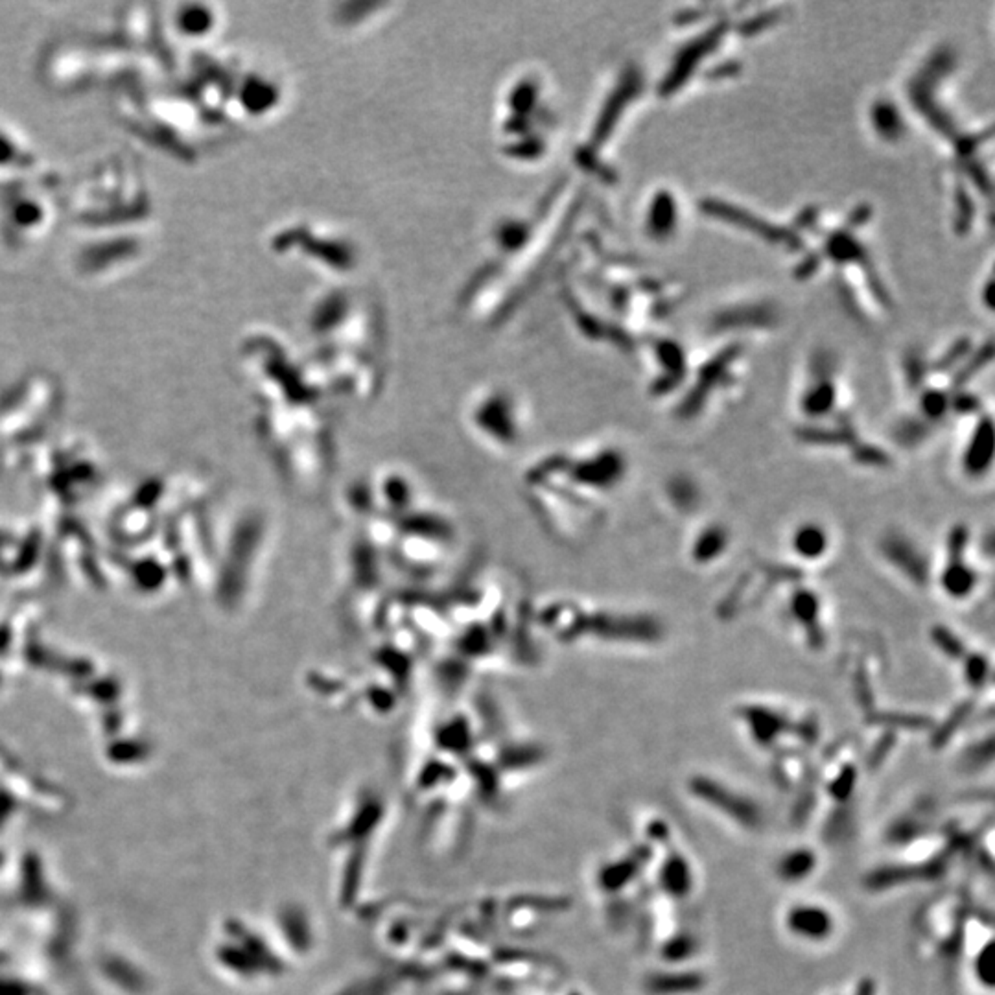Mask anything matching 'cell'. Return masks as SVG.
Segmentation results:
<instances>
[{"label": "cell", "mask_w": 995, "mask_h": 995, "mask_svg": "<svg viewBox=\"0 0 995 995\" xmlns=\"http://www.w3.org/2000/svg\"><path fill=\"white\" fill-rule=\"evenodd\" d=\"M132 161L113 157L101 161L76 189L70 213L78 225L91 229L140 223L149 213V196Z\"/></svg>", "instance_id": "1"}, {"label": "cell", "mask_w": 995, "mask_h": 995, "mask_svg": "<svg viewBox=\"0 0 995 995\" xmlns=\"http://www.w3.org/2000/svg\"><path fill=\"white\" fill-rule=\"evenodd\" d=\"M60 180L44 170L0 181V242L24 247L39 242L58 216Z\"/></svg>", "instance_id": "2"}, {"label": "cell", "mask_w": 995, "mask_h": 995, "mask_svg": "<svg viewBox=\"0 0 995 995\" xmlns=\"http://www.w3.org/2000/svg\"><path fill=\"white\" fill-rule=\"evenodd\" d=\"M537 623L555 632L558 640L575 642L594 636L605 642L654 644L662 640V623L647 614H614V612H584L575 603H551L537 612Z\"/></svg>", "instance_id": "3"}, {"label": "cell", "mask_w": 995, "mask_h": 995, "mask_svg": "<svg viewBox=\"0 0 995 995\" xmlns=\"http://www.w3.org/2000/svg\"><path fill=\"white\" fill-rule=\"evenodd\" d=\"M551 463L558 469V472H565L575 485L582 487H590L598 491H610L623 479L627 463L625 457L618 450H603L598 455L579 459L574 461L572 457L557 453L548 455Z\"/></svg>", "instance_id": "4"}, {"label": "cell", "mask_w": 995, "mask_h": 995, "mask_svg": "<svg viewBox=\"0 0 995 995\" xmlns=\"http://www.w3.org/2000/svg\"><path fill=\"white\" fill-rule=\"evenodd\" d=\"M687 787H690L695 798L702 800L713 809H719V813L726 814L728 819H732L742 828L750 831H758L761 828L763 811L759 809V806L749 797H743L737 790L726 787L719 780L697 774L690 780Z\"/></svg>", "instance_id": "5"}, {"label": "cell", "mask_w": 995, "mask_h": 995, "mask_svg": "<svg viewBox=\"0 0 995 995\" xmlns=\"http://www.w3.org/2000/svg\"><path fill=\"white\" fill-rule=\"evenodd\" d=\"M948 871V854L933 857L926 863H892L869 872L863 885L871 892H887L914 881H935Z\"/></svg>", "instance_id": "6"}, {"label": "cell", "mask_w": 995, "mask_h": 995, "mask_svg": "<svg viewBox=\"0 0 995 995\" xmlns=\"http://www.w3.org/2000/svg\"><path fill=\"white\" fill-rule=\"evenodd\" d=\"M43 172L39 153L10 125L0 124V181Z\"/></svg>", "instance_id": "7"}, {"label": "cell", "mask_w": 995, "mask_h": 995, "mask_svg": "<svg viewBox=\"0 0 995 995\" xmlns=\"http://www.w3.org/2000/svg\"><path fill=\"white\" fill-rule=\"evenodd\" d=\"M881 550L885 557L912 582L926 584L929 581V563L926 555L918 550L903 534L890 533L883 539Z\"/></svg>", "instance_id": "8"}, {"label": "cell", "mask_w": 995, "mask_h": 995, "mask_svg": "<svg viewBox=\"0 0 995 995\" xmlns=\"http://www.w3.org/2000/svg\"><path fill=\"white\" fill-rule=\"evenodd\" d=\"M787 929L806 940L821 942L831 936L835 920L828 909L813 903H800L790 907L785 916Z\"/></svg>", "instance_id": "9"}, {"label": "cell", "mask_w": 995, "mask_h": 995, "mask_svg": "<svg viewBox=\"0 0 995 995\" xmlns=\"http://www.w3.org/2000/svg\"><path fill=\"white\" fill-rule=\"evenodd\" d=\"M737 713L747 723L752 739L759 747H773L783 734L793 730V725L783 713L767 706H742Z\"/></svg>", "instance_id": "10"}, {"label": "cell", "mask_w": 995, "mask_h": 995, "mask_svg": "<svg viewBox=\"0 0 995 995\" xmlns=\"http://www.w3.org/2000/svg\"><path fill=\"white\" fill-rule=\"evenodd\" d=\"M658 887L663 895L675 900H684L694 890V872L692 864L680 852H670L663 857L658 869Z\"/></svg>", "instance_id": "11"}, {"label": "cell", "mask_w": 995, "mask_h": 995, "mask_svg": "<svg viewBox=\"0 0 995 995\" xmlns=\"http://www.w3.org/2000/svg\"><path fill=\"white\" fill-rule=\"evenodd\" d=\"M790 614L806 629L807 644L814 649L821 651L824 647L826 636L821 627V599L814 592L807 589H800L790 598Z\"/></svg>", "instance_id": "12"}, {"label": "cell", "mask_w": 995, "mask_h": 995, "mask_svg": "<svg viewBox=\"0 0 995 995\" xmlns=\"http://www.w3.org/2000/svg\"><path fill=\"white\" fill-rule=\"evenodd\" d=\"M706 986L702 972L686 969V972H658L651 974L644 988L649 995H694Z\"/></svg>", "instance_id": "13"}, {"label": "cell", "mask_w": 995, "mask_h": 995, "mask_svg": "<svg viewBox=\"0 0 995 995\" xmlns=\"http://www.w3.org/2000/svg\"><path fill=\"white\" fill-rule=\"evenodd\" d=\"M651 859H653V848L649 845L638 847L630 855L605 866L599 878L601 887L608 892L622 890L627 883H630L638 874H640V871Z\"/></svg>", "instance_id": "14"}, {"label": "cell", "mask_w": 995, "mask_h": 995, "mask_svg": "<svg viewBox=\"0 0 995 995\" xmlns=\"http://www.w3.org/2000/svg\"><path fill=\"white\" fill-rule=\"evenodd\" d=\"M993 424L986 417L977 424L972 441H969L967 450L964 452L962 467L966 474L983 476L990 469L993 459Z\"/></svg>", "instance_id": "15"}, {"label": "cell", "mask_w": 995, "mask_h": 995, "mask_svg": "<svg viewBox=\"0 0 995 995\" xmlns=\"http://www.w3.org/2000/svg\"><path fill=\"white\" fill-rule=\"evenodd\" d=\"M213 15L205 6L181 4L170 17L172 32L181 39H201L211 32Z\"/></svg>", "instance_id": "16"}, {"label": "cell", "mask_w": 995, "mask_h": 995, "mask_svg": "<svg viewBox=\"0 0 995 995\" xmlns=\"http://www.w3.org/2000/svg\"><path fill=\"white\" fill-rule=\"evenodd\" d=\"M866 723L872 726H885V730H911V732H929L936 725L924 713H907V711H881L872 710L866 716Z\"/></svg>", "instance_id": "17"}, {"label": "cell", "mask_w": 995, "mask_h": 995, "mask_svg": "<svg viewBox=\"0 0 995 995\" xmlns=\"http://www.w3.org/2000/svg\"><path fill=\"white\" fill-rule=\"evenodd\" d=\"M979 582L977 572L967 566L964 560H948L946 568L942 570L940 584L943 592L953 599H964L975 590Z\"/></svg>", "instance_id": "18"}, {"label": "cell", "mask_w": 995, "mask_h": 995, "mask_svg": "<svg viewBox=\"0 0 995 995\" xmlns=\"http://www.w3.org/2000/svg\"><path fill=\"white\" fill-rule=\"evenodd\" d=\"M819 864L811 848H795L787 852L778 863V876L785 883H800L807 879Z\"/></svg>", "instance_id": "19"}, {"label": "cell", "mask_w": 995, "mask_h": 995, "mask_svg": "<svg viewBox=\"0 0 995 995\" xmlns=\"http://www.w3.org/2000/svg\"><path fill=\"white\" fill-rule=\"evenodd\" d=\"M797 436L806 445L814 446H848L855 445L857 437L852 426L845 422L839 428H816V426H802L797 429Z\"/></svg>", "instance_id": "20"}, {"label": "cell", "mask_w": 995, "mask_h": 995, "mask_svg": "<svg viewBox=\"0 0 995 995\" xmlns=\"http://www.w3.org/2000/svg\"><path fill=\"white\" fill-rule=\"evenodd\" d=\"M728 546V531L723 526H708L695 539L692 555L697 565H708L725 553Z\"/></svg>", "instance_id": "21"}, {"label": "cell", "mask_w": 995, "mask_h": 995, "mask_svg": "<svg viewBox=\"0 0 995 995\" xmlns=\"http://www.w3.org/2000/svg\"><path fill=\"white\" fill-rule=\"evenodd\" d=\"M974 710H975V701L974 699H964L962 702H959L951 710L950 716L943 719L938 726L933 728L931 749L940 750V749L946 747L953 739V735L962 728V725L969 719V716H972Z\"/></svg>", "instance_id": "22"}, {"label": "cell", "mask_w": 995, "mask_h": 995, "mask_svg": "<svg viewBox=\"0 0 995 995\" xmlns=\"http://www.w3.org/2000/svg\"><path fill=\"white\" fill-rule=\"evenodd\" d=\"M793 548L802 558L807 560L822 557L828 550V534L824 527H821L819 524L800 526L793 537Z\"/></svg>", "instance_id": "23"}, {"label": "cell", "mask_w": 995, "mask_h": 995, "mask_svg": "<svg viewBox=\"0 0 995 995\" xmlns=\"http://www.w3.org/2000/svg\"><path fill=\"white\" fill-rule=\"evenodd\" d=\"M833 405H835V386L826 378L814 381V386L807 389V393L802 398V410L809 417H824L833 410Z\"/></svg>", "instance_id": "24"}, {"label": "cell", "mask_w": 995, "mask_h": 995, "mask_svg": "<svg viewBox=\"0 0 995 995\" xmlns=\"http://www.w3.org/2000/svg\"><path fill=\"white\" fill-rule=\"evenodd\" d=\"M697 951H699V940L695 935L677 933L662 943L660 957L670 964H678L684 960H690Z\"/></svg>", "instance_id": "25"}, {"label": "cell", "mask_w": 995, "mask_h": 995, "mask_svg": "<svg viewBox=\"0 0 995 995\" xmlns=\"http://www.w3.org/2000/svg\"><path fill=\"white\" fill-rule=\"evenodd\" d=\"M993 761V737L988 735L983 742H977L969 749H966L960 756V767L966 773H979L986 769Z\"/></svg>", "instance_id": "26"}, {"label": "cell", "mask_w": 995, "mask_h": 995, "mask_svg": "<svg viewBox=\"0 0 995 995\" xmlns=\"http://www.w3.org/2000/svg\"><path fill=\"white\" fill-rule=\"evenodd\" d=\"M931 642L938 647V651L951 660H964L966 646L960 638L946 625H935L931 627Z\"/></svg>", "instance_id": "27"}, {"label": "cell", "mask_w": 995, "mask_h": 995, "mask_svg": "<svg viewBox=\"0 0 995 995\" xmlns=\"http://www.w3.org/2000/svg\"><path fill=\"white\" fill-rule=\"evenodd\" d=\"M855 785H857V769L852 763H848L828 783V795L831 800L839 804H847L854 795Z\"/></svg>", "instance_id": "28"}, {"label": "cell", "mask_w": 995, "mask_h": 995, "mask_svg": "<svg viewBox=\"0 0 995 995\" xmlns=\"http://www.w3.org/2000/svg\"><path fill=\"white\" fill-rule=\"evenodd\" d=\"M964 677L967 680V684L975 687V690H983L988 682L990 677V662L984 654L979 653H972V654H966L964 656Z\"/></svg>", "instance_id": "29"}, {"label": "cell", "mask_w": 995, "mask_h": 995, "mask_svg": "<svg viewBox=\"0 0 995 995\" xmlns=\"http://www.w3.org/2000/svg\"><path fill=\"white\" fill-rule=\"evenodd\" d=\"M920 410H922V413H924L926 419H929V421L935 422V421H940V419H943V417L948 415V412L951 410V400H950V397H948L946 393H943V391L927 389V391L922 395Z\"/></svg>", "instance_id": "30"}, {"label": "cell", "mask_w": 995, "mask_h": 995, "mask_svg": "<svg viewBox=\"0 0 995 995\" xmlns=\"http://www.w3.org/2000/svg\"><path fill=\"white\" fill-rule=\"evenodd\" d=\"M670 498L673 500V503L682 509V511H690L697 505V487L695 485L687 479V477H675L671 479L670 487H668Z\"/></svg>", "instance_id": "31"}, {"label": "cell", "mask_w": 995, "mask_h": 995, "mask_svg": "<svg viewBox=\"0 0 995 995\" xmlns=\"http://www.w3.org/2000/svg\"><path fill=\"white\" fill-rule=\"evenodd\" d=\"M927 424L920 419H903L895 429V437L902 446L912 448L927 437Z\"/></svg>", "instance_id": "32"}, {"label": "cell", "mask_w": 995, "mask_h": 995, "mask_svg": "<svg viewBox=\"0 0 995 995\" xmlns=\"http://www.w3.org/2000/svg\"><path fill=\"white\" fill-rule=\"evenodd\" d=\"M852 457L854 461L863 465V467H888L890 465V455L879 448V446H872V445H864V443H855L854 450H852Z\"/></svg>", "instance_id": "33"}, {"label": "cell", "mask_w": 995, "mask_h": 995, "mask_svg": "<svg viewBox=\"0 0 995 995\" xmlns=\"http://www.w3.org/2000/svg\"><path fill=\"white\" fill-rule=\"evenodd\" d=\"M924 830H926L924 822L916 821V819H907V816H905V819L898 821L895 826H890L887 839H888V843L905 845V843H911V840L916 839L920 833H924Z\"/></svg>", "instance_id": "34"}, {"label": "cell", "mask_w": 995, "mask_h": 995, "mask_svg": "<svg viewBox=\"0 0 995 995\" xmlns=\"http://www.w3.org/2000/svg\"><path fill=\"white\" fill-rule=\"evenodd\" d=\"M749 582H750V575L747 574L734 584V589L725 596V599L721 601V605L718 608L721 618H732L737 612V608L742 606V599H743V596L749 589Z\"/></svg>", "instance_id": "35"}, {"label": "cell", "mask_w": 995, "mask_h": 995, "mask_svg": "<svg viewBox=\"0 0 995 995\" xmlns=\"http://www.w3.org/2000/svg\"><path fill=\"white\" fill-rule=\"evenodd\" d=\"M854 694L857 702L866 710V711H872L874 708V694H872V686H871V678L869 673H866L864 666H859L854 673Z\"/></svg>", "instance_id": "36"}, {"label": "cell", "mask_w": 995, "mask_h": 995, "mask_svg": "<svg viewBox=\"0 0 995 995\" xmlns=\"http://www.w3.org/2000/svg\"><path fill=\"white\" fill-rule=\"evenodd\" d=\"M993 959H995V946L993 942H986V946L979 951L975 959V975L986 986H993Z\"/></svg>", "instance_id": "37"}, {"label": "cell", "mask_w": 995, "mask_h": 995, "mask_svg": "<svg viewBox=\"0 0 995 995\" xmlns=\"http://www.w3.org/2000/svg\"><path fill=\"white\" fill-rule=\"evenodd\" d=\"M967 544H969L967 526L959 524V526L951 527V531L948 533V541H946V550H948L950 560H964V553L967 550Z\"/></svg>", "instance_id": "38"}, {"label": "cell", "mask_w": 995, "mask_h": 995, "mask_svg": "<svg viewBox=\"0 0 995 995\" xmlns=\"http://www.w3.org/2000/svg\"><path fill=\"white\" fill-rule=\"evenodd\" d=\"M895 745H896V732L885 730L883 735L878 739L876 745L872 747V750H871V754H869V767H871L872 771L879 769V767H881V763H883V761L887 759V756L890 754V750L895 749Z\"/></svg>", "instance_id": "39"}, {"label": "cell", "mask_w": 995, "mask_h": 995, "mask_svg": "<svg viewBox=\"0 0 995 995\" xmlns=\"http://www.w3.org/2000/svg\"><path fill=\"white\" fill-rule=\"evenodd\" d=\"M763 570L765 575H767L773 582H797L804 575L802 570L790 565H767L763 566Z\"/></svg>", "instance_id": "40"}, {"label": "cell", "mask_w": 995, "mask_h": 995, "mask_svg": "<svg viewBox=\"0 0 995 995\" xmlns=\"http://www.w3.org/2000/svg\"><path fill=\"white\" fill-rule=\"evenodd\" d=\"M793 732L798 735L802 743L814 745L816 739H819L821 728H819V723H816L814 719H804L797 726H793Z\"/></svg>", "instance_id": "41"}, {"label": "cell", "mask_w": 995, "mask_h": 995, "mask_svg": "<svg viewBox=\"0 0 995 995\" xmlns=\"http://www.w3.org/2000/svg\"><path fill=\"white\" fill-rule=\"evenodd\" d=\"M670 835H671V833H670V828H668L666 824L660 822V821L651 822V826H649V837L654 840V843H663V840H668V839H670Z\"/></svg>", "instance_id": "42"}, {"label": "cell", "mask_w": 995, "mask_h": 995, "mask_svg": "<svg viewBox=\"0 0 995 995\" xmlns=\"http://www.w3.org/2000/svg\"><path fill=\"white\" fill-rule=\"evenodd\" d=\"M876 991H878L876 981H874L872 977H863V979L857 983L854 995H876Z\"/></svg>", "instance_id": "43"}]
</instances>
